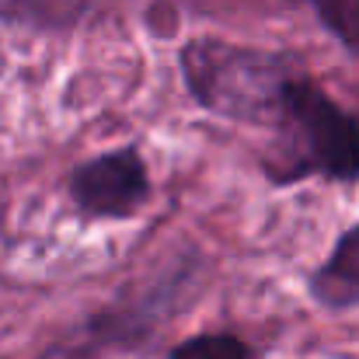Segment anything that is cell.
I'll return each mask as SVG.
<instances>
[{
    "instance_id": "cell-2",
    "label": "cell",
    "mask_w": 359,
    "mask_h": 359,
    "mask_svg": "<svg viewBox=\"0 0 359 359\" xmlns=\"http://www.w3.org/2000/svg\"><path fill=\"white\" fill-rule=\"evenodd\" d=\"M286 116L300 129L307 164L335 178H359V122L353 116L304 81L290 88Z\"/></svg>"
},
{
    "instance_id": "cell-4",
    "label": "cell",
    "mask_w": 359,
    "mask_h": 359,
    "mask_svg": "<svg viewBox=\"0 0 359 359\" xmlns=\"http://www.w3.org/2000/svg\"><path fill=\"white\" fill-rule=\"evenodd\" d=\"M314 293L328 307H349L359 304V227L339 241L332 262L318 272Z\"/></svg>"
},
{
    "instance_id": "cell-1",
    "label": "cell",
    "mask_w": 359,
    "mask_h": 359,
    "mask_svg": "<svg viewBox=\"0 0 359 359\" xmlns=\"http://www.w3.org/2000/svg\"><path fill=\"white\" fill-rule=\"evenodd\" d=\"M185 77L192 95L224 116L234 119H269L283 116L290 88L297 84L286 74V63L265 53L234 49L224 42H196L185 49Z\"/></svg>"
},
{
    "instance_id": "cell-3",
    "label": "cell",
    "mask_w": 359,
    "mask_h": 359,
    "mask_svg": "<svg viewBox=\"0 0 359 359\" xmlns=\"http://www.w3.org/2000/svg\"><path fill=\"white\" fill-rule=\"evenodd\" d=\"M70 189H74V199L88 213L122 217V213H133L143 203L147 175H143L140 157L133 150H122V154H105V157L77 168Z\"/></svg>"
},
{
    "instance_id": "cell-5",
    "label": "cell",
    "mask_w": 359,
    "mask_h": 359,
    "mask_svg": "<svg viewBox=\"0 0 359 359\" xmlns=\"http://www.w3.org/2000/svg\"><path fill=\"white\" fill-rule=\"evenodd\" d=\"M171 359H248V353L231 335H203V339L182 342L171 353Z\"/></svg>"
},
{
    "instance_id": "cell-6",
    "label": "cell",
    "mask_w": 359,
    "mask_h": 359,
    "mask_svg": "<svg viewBox=\"0 0 359 359\" xmlns=\"http://www.w3.org/2000/svg\"><path fill=\"white\" fill-rule=\"evenodd\" d=\"M325 25L349 46H359V0H314Z\"/></svg>"
}]
</instances>
